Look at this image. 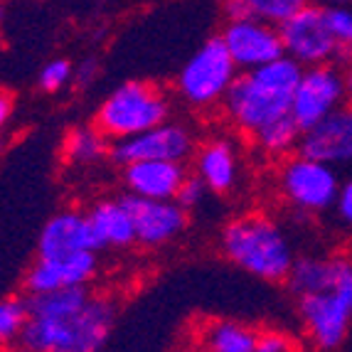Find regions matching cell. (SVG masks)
Returning <instances> with one entry per match:
<instances>
[{
	"instance_id": "6da1fadb",
	"label": "cell",
	"mask_w": 352,
	"mask_h": 352,
	"mask_svg": "<svg viewBox=\"0 0 352 352\" xmlns=\"http://www.w3.org/2000/svg\"><path fill=\"white\" fill-rule=\"evenodd\" d=\"M300 325L318 352H335L352 325V258L345 254L296 256L286 278Z\"/></svg>"
},
{
	"instance_id": "7a4b0ae2",
	"label": "cell",
	"mask_w": 352,
	"mask_h": 352,
	"mask_svg": "<svg viewBox=\"0 0 352 352\" xmlns=\"http://www.w3.org/2000/svg\"><path fill=\"white\" fill-rule=\"evenodd\" d=\"M300 74L303 67L286 54L258 69L239 72L219 106L222 116L236 133L252 138L278 118L291 116V101Z\"/></svg>"
},
{
	"instance_id": "3957f363",
	"label": "cell",
	"mask_w": 352,
	"mask_h": 352,
	"mask_svg": "<svg viewBox=\"0 0 352 352\" xmlns=\"http://www.w3.org/2000/svg\"><path fill=\"white\" fill-rule=\"evenodd\" d=\"M219 249L229 264L266 283H286L294 269V241L278 219L266 212H244L219 232Z\"/></svg>"
},
{
	"instance_id": "277c9868",
	"label": "cell",
	"mask_w": 352,
	"mask_h": 352,
	"mask_svg": "<svg viewBox=\"0 0 352 352\" xmlns=\"http://www.w3.org/2000/svg\"><path fill=\"white\" fill-rule=\"evenodd\" d=\"M116 316V300L91 294L72 316L30 318L20 335V345L35 352H104Z\"/></svg>"
},
{
	"instance_id": "5b68a950",
	"label": "cell",
	"mask_w": 352,
	"mask_h": 352,
	"mask_svg": "<svg viewBox=\"0 0 352 352\" xmlns=\"http://www.w3.org/2000/svg\"><path fill=\"white\" fill-rule=\"evenodd\" d=\"M170 113L173 101L163 87L129 79L104 96L94 113V126L113 143L170 121Z\"/></svg>"
},
{
	"instance_id": "8992f818",
	"label": "cell",
	"mask_w": 352,
	"mask_h": 352,
	"mask_svg": "<svg viewBox=\"0 0 352 352\" xmlns=\"http://www.w3.org/2000/svg\"><path fill=\"white\" fill-rule=\"evenodd\" d=\"M236 74L239 69L229 57L222 37L214 35L202 42L180 67L175 76V91L182 104L195 111H214L222 106Z\"/></svg>"
},
{
	"instance_id": "52a82bcc",
	"label": "cell",
	"mask_w": 352,
	"mask_h": 352,
	"mask_svg": "<svg viewBox=\"0 0 352 352\" xmlns=\"http://www.w3.org/2000/svg\"><path fill=\"white\" fill-rule=\"evenodd\" d=\"M338 168L294 153L281 160L276 173V190L281 202L296 214L320 217L330 212L340 192Z\"/></svg>"
},
{
	"instance_id": "ba28073f",
	"label": "cell",
	"mask_w": 352,
	"mask_h": 352,
	"mask_svg": "<svg viewBox=\"0 0 352 352\" xmlns=\"http://www.w3.org/2000/svg\"><path fill=\"white\" fill-rule=\"evenodd\" d=\"M197 135L188 124L165 121L160 126L135 133L124 141H113L109 160L124 168L138 160H170V163H188L197 148Z\"/></svg>"
},
{
	"instance_id": "9c48e42d",
	"label": "cell",
	"mask_w": 352,
	"mask_h": 352,
	"mask_svg": "<svg viewBox=\"0 0 352 352\" xmlns=\"http://www.w3.org/2000/svg\"><path fill=\"white\" fill-rule=\"evenodd\" d=\"M347 104L345 72L340 65L305 67L291 101V118L300 131L311 129Z\"/></svg>"
},
{
	"instance_id": "30bf717a",
	"label": "cell",
	"mask_w": 352,
	"mask_h": 352,
	"mask_svg": "<svg viewBox=\"0 0 352 352\" xmlns=\"http://www.w3.org/2000/svg\"><path fill=\"white\" fill-rule=\"evenodd\" d=\"M283 42V54L300 67L338 65V45L325 20V8L308 3L294 18L278 25Z\"/></svg>"
},
{
	"instance_id": "8fae6325",
	"label": "cell",
	"mask_w": 352,
	"mask_h": 352,
	"mask_svg": "<svg viewBox=\"0 0 352 352\" xmlns=\"http://www.w3.org/2000/svg\"><path fill=\"white\" fill-rule=\"evenodd\" d=\"M131 214L135 244L143 249H163L177 241L190 224V214L175 200H146L135 195H121Z\"/></svg>"
},
{
	"instance_id": "7c38bea8",
	"label": "cell",
	"mask_w": 352,
	"mask_h": 352,
	"mask_svg": "<svg viewBox=\"0 0 352 352\" xmlns=\"http://www.w3.org/2000/svg\"><path fill=\"white\" fill-rule=\"evenodd\" d=\"M229 57L239 72H252L283 57V42L276 25L256 18L227 20L219 32Z\"/></svg>"
},
{
	"instance_id": "4fadbf2b",
	"label": "cell",
	"mask_w": 352,
	"mask_h": 352,
	"mask_svg": "<svg viewBox=\"0 0 352 352\" xmlns=\"http://www.w3.org/2000/svg\"><path fill=\"white\" fill-rule=\"evenodd\" d=\"M96 252H79L67 256H37L23 278L25 294H42L57 288L89 286L99 274Z\"/></svg>"
},
{
	"instance_id": "5bb4252c",
	"label": "cell",
	"mask_w": 352,
	"mask_h": 352,
	"mask_svg": "<svg viewBox=\"0 0 352 352\" xmlns=\"http://www.w3.org/2000/svg\"><path fill=\"white\" fill-rule=\"evenodd\" d=\"M192 168L210 195L227 197L232 195L241 182V155L227 135H210L197 143L192 155Z\"/></svg>"
},
{
	"instance_id": "9a60e30c",
	"label": "cell",
	"mask_w": 352,
	"mask_h": 352,
	"mask_svg": "<svg viewBox=\"0 0 352 352\" xmlns=\"http://www.w3.org/2000/svg\"><path fill=\"white\" fill-rule=\"evenodd\" d=\"M300 155L320 160L333 168L352 163V106H342L335 113L318 121L316 126L300 133Z\"/></svg>"
},
{
	"instance_id": "2e32d148",
	"label": "cell",
	"mask_w": 352,
	"mask_h": 352,
	"mask_svg": "<svg viewBox=\"0 0 352 352\" xmlns=\"http://www.w3.org/2000/svg\"><path fill=\"white\" fill-rule=\"evenodd\" d=\"M79 252H99L89 214L79 207H65L45 222L37 236V256H67Z\"/></svg>"
},
{
	"instance_id": "e0dca14e",
	"label": "cell",
	"mask_w": 352,
	"mask_h": 352,
	"mask_svg": "<svg viewBox=\"0 0 352 352\" xmlns=\"http://www.w3.org/2000/svg\"><path fill=\"white\" fill-rule=\"evenodd\" d=\"M188 175L185 163L170 160H138L121 168V182L126 192L146 200H175L177 190Z\"/></svg>"
},
{
	"instance_id": "ac0fdd59",
	"label": "cell",
	"mask_w": 352,
	"mask_h": 352,
	"mask_svg": "<svg viewBox=\"0 0 352 352\" xmlns=\"http://www.w3.org/2000/svg\"><path fill=\"white\" fill-rule=\"evenodd\" d=\"M87 214L94 227L99 249L124 252V249L135 247L133 222H131V214L121 197H101L89 207Z\"/></svg>"
},
{
	"instance_id": "d6986e66",
	"label": "cell",
	"mask_w": 352,
	"mask_h": 352,
	"mask_svg": "<svg viewBox=\"0 0 352 352\" xmlns=\"http://www.w3.org/2000/svg\"><path fill=\"white\" fill-rule=\"evenodd\" d=\"M261 330L234 318H212L197 328L200 352H254Z\"/></svg>"
},
{
	"instance_id": "ffe728a7",
	"label": "cell",
	"mask_w": 352,
	"mask_h": 352,
	"mask_svg": "<svg viewBox=\"0 0 352 352\" xmlns=\"http://www.w3.org/2000/svg\"><path fill=\"white\" fill-rule=\"evenodd\" d=\"M109 151H111V141L94 124L74 126L67 131L65 141H62V158L67 165H74V168L99 165L104 158H109Z\"/></svg>"
},
{
	"instance_id": "44dd1931",
	"label": "cell",
	"mask_w": 352,
	"mask_h": 352,
	"mask_svg": "<svg viewBox=\"0 0 352 352\" xmlns=\"http://www.w3.org/2000/svg\"><path fill=\"white\" fill-rule=\"evenodd\" d=\"M91 298L89 286L57 288V291H42V294H25L30 318H65L72 316Z\"/></svg>"
},
{
	"instance_id": "7402d4cb",
	"label": "cell",
	"mask_w": 352,
	"mask_h": 352,
	"mask_svg": "<svg viewBox=\"0 0 352 352\" xmlns=\"http://www.w3.org/2000/svg\"><path fill=\"white\" fill-rule=\"evenodd\" d=\"M300 133H303V131L298 129V124H296L294 118L283 116V118H278V121H274V124H269L266 129H261L258 133H254L249 141H252V146L256 148L264 158L283 160L298 151Z\"/></svg>"
},
{
	"instance_id": "603a6c76",
	"label": "cell",
	"mask_w": 352,
	"mask_h": 352,
	"mask_svg": "<svg viewBox=\"0 0 352 352\" xmlns=\"http://www.w3.org/2000/svg\"><path fill=\"white\" fill-rule=\"evenodd\" d=\"M30 320L25 296H6L0 298V352L20 345V335Z\"/></svg>"
},
{
	"instance_id": "cb8c5ba5",
	"label": "cell",
	"mask_w": 352,
	"mask_h": 352,
	"mask_svg": "<svg viewBox=\"0 0 352 352\" xmlns=\"http://www.w3.org/2000/svg\"><path fill=\"white\" fill-rule=\"evenodd\" d=\"M325 20L338 45V65L345 67L352 59V3L345 6H328Z\"/></svg>"
},
{
	"instance_id": "d4e9b609",
	"label": "cell",
	"mask_w": 352,
	"mask_h": 352,
	"mask_svg": "<svg viewBox=\"0 0 352 352\" xmlns=\"http://www.w3.org/2000/svg\"><path fill=\"white\" fill-rule=\"evenodd\" d=\"M311 0H241L249 18L264 20L271 25H281L288 18H294L300 8H305Z\"/></svg>"
},
{
	"instance_id": "484cf974",
	"label": "cell",
	"mask_w": 352,
	"mask_h": 352,
	"mask_svg": "<svg viewBox=\"0 0 352 352\" xmlns=\"http://www.w3.org/2000/svg\"><path fill=\"white\" fill-rule=\"evenodd\" d=\"M72 76H74V67H72V62L65 57H57L40 69L37 84H40L42 91H47V94H57V91H62V89L72 82Z\"/></svg>"
},
{
	"instance_id": "4316f807",
	"label": "cell",
	"mask_w": 352,
	"mask_h": 352,
	"mask_svg": "<svg viewBox=\"0 0 352 352\" xmlns=\"http://www.w3.org/2000/svg\"><path fill=\"white\" fill-rule=\"evenodd\" d=\"M254 352H300L298 342L288 333L278 328H266L258 333V340Z\"/></svg>"
},
{
	"instance_id": "83f0119b",
	"label": "cell",
	"mask_w": 352,
	"mask_h": 352,
	"mask_svg": "<svg viewBox=\"0 0 352 352\" xmlns=\"http://www.w3.org/2000/svg\"><path fill=\"white\" fill-rule=\"evenodd\" d=\"M205 195H207L205 182H202L197 175H188L185 177V182L180 185V190H177L175 202L190 212L192 207H200L202 202H205Z\"/></svg>"
},
{
	"instance_id": "f1b7e54d",
	"label": "cell",
	"mask_w": 352,
	"mask_h": 352,
	"mask_svg": "<svg viewBox=\"0 0 352 352\" xmlns=\"http://www.w3.org/2000/svg\"><path fill=\"white\" fill-rule=\"evenodd\" d=\"M333 210H335V214H338V219H340L342 227L352 229V177L342 180Z\"/></svg>"
},
{
	"instance_id": "f546056e",
	"label": "cell",
	"mask_w": 352,
	"mask_h": 352,
	"mask_svg": "<svg viewBox=\"0 0 352 352\" xmlns=\"http://www.w3.org/2000/svg\"><path fill=\"white\" fill-rule=\"evenodd\" d=\"M12 111H15V99H12V94H8L6 89H0V131L10 124Z\"/></svg>"
},
{
	"instance_id": "4dcf8cb0",
	"label": "cell",
	"mask_w": 352,
	"mask_h": 352,
	"mask_svg": "<svg viewBox=\"0 0 352 352\" xmlns=\"http://www.w3.org/2000/svg\"><path fill=\"white\" fill-rule=\"evenodd\" d=\"M96 76V65L89 59V62H84V65H79V72H76V79L82 84H91V79Z\"/></svg>"
},
{
	"instance_id": "1f68e13d",
	"label": "cell",
	"mask_w": 352,
	"mask_h": 352,
	"mask_svg": "<svg viewBox=\"0 0 352 352\" xmlns=\"http://www.w3.org/2000/svg\"><path fill=\"white\" fill-rule=\"evenodd\" d=\"M342 72H345V87H347V101L352 104V59L347 62L345 67H342Z\"/></svg>"
},
{
	"instance_id": "d6a6232c",
	"label": "cell",
	"mask_w": 352,
	"mask_h": 352,
	"mask_svg": "<svg viewBox=\"0 0 352 352\" xmlns=\"http://www.w3.org/2000/svg\"><path fill=\"white\" fill-rule=\"evenodd\" d=\"M316 6H323V8H328V6H345V3H352V0H313Z\"/></svg>"
},
{
	"instance_id": "836d02e7",
	"label": "cell",
	"mask_w": 352,
	"mask_h": 352,
	"mask_svg": "<svg viewBox=\"0 0 352 352\" xmlns=\"http://www.w3.org/2000/svg\"><path fill=\"white\" fill-rule=\"evenodd\" d=\"M8 352H35V350H28V347L18 345V347H12V350H8Z\"/></svg>"
},
{
	"instance_id": "e575fe53",
	"label": "cell",
	"mask_w": 352,
	"mask_h": 352,
	"mask_svg": "<svg viewBox=\"0 0 352 352\" xmlns=\"http://www.w3.org/2000/svg\"><path fill=\"white\" fill-rule=\"evenodd\" d=\"M197 352H200V350H197Z\"/></svg>"
}]
</instances>
